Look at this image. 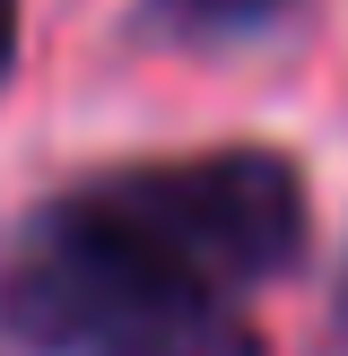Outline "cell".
<instances>
[{
	"label": "cell",
	"instance_id": "6da1fadb",
	"mask_svg": "<svg viewBox=\"0 0 348 356\" xmlns=\"http://www.w3.org/2000/svg\"><path fill=\"white\" fill-rule=\"evenodd\" d=\"M0 339L26 356H270L226 287L52 200L0 252Z\"/></svg>",
	"mask_w": 348,
	"mask_h": 356
},
{
	"label": "cell",
	"instance_id": "277c9868",
	"mask_svg": "<svg viewBox=\"0 0 348 356\" xmlns=\"http://www.w3.org/2000/svg\"><path fill=\"white\" fill-rule=\"evenodd\" d=\"M17 26H26V0H0V87L17 70Z\"/></svg>",
	"mask_w": 348,
	"mask_h": 356
},
{
	"label": "cell",
	"instance_id": "3957f363",
	"mask_svg": "<svg viewBox=\"0 0 348 356\" xmlns=\"http://www.w3.org/2000/svg\"><path fill=\"white\" fill-rule=\"evenodd\" d=\"M305 0H139V35L157 44H244V35H270L278 17H296Z\"/></svg>",
	"mask_w": 348,
	"mask_h": 356
},
{
	"label": "cell",
	"instance_id": "5b68a950",
	"mask_svg": "<svg viewBox=\"0 0 348 356\" xmlns=\"http://www.w3.org/2000/svg\"><path fill=\"white\" fill-rule=\"evenodd\" d=\"M340 330H348V296H340Z\"/></svg>",
	"mask_w": 348,
	"mask_h": 356
},
{
	"label": "cell",
	"instance_id": "7a4b0ae2",
	"mask_svg": "<svg viewBox=\"0 0 348 356\" xmlns=\"http://www.w3.org/2000/svg\"><path fill=\"white\" fill-rule=\"evenodd\" d=\"M96 226L166 252L174 270L209 278V287H278L296 278L313 243L305 218V174L278 148H200V156H139V165L87 174L61 191Z\"/></svg>",
	"mask_w": 348,
	"mask_h": 356
}]
</instances>
